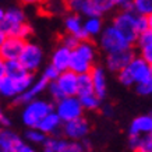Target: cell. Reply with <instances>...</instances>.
Instances as JSON below:
<instances>
[{"mask_svg": "<svg viewBox=\"0 0 152 152\" xmlns=\"http://www.w3.org/2000/svg\"><path fill=\"white\" fill-rule=\"evenodd\" d=\"M95 57H96V50L92 42H89V39L80 41L78 45L71 50L69 70H71L75 74L89 73L94 67Z\"/></svg>", "mask_w": 152, "mask_h": 152, "instance_id": "6da1fadb", "label": "cell"}, {"mask_svg": "<svg viewBox=\"0 0 152 152\" xmlns=\"http://www.w3.org/2000/svg\"><path fill=\"white\" fill-rule=\"evenodd\" d=\"M53 110V105L43 99H32L24 105L23 109V121L29 129H35L49 112Z\"/></svg>", "mask_w": 152, "mask_h": 152, "instance_id": "7a4b0ae2", "label": "cell"}, {"mask_svg": "<svg viewBox=\"0 0 152 152\" xmlns=\"http://www.w3.org/2000/svg\"><path fill=\"white\" fill-rule=\"evenodd\" d=\"M135 17L137 14L131 10H123L113 20V27L119 31L130 45H134L138 38V31L135 27Z\"/></svg>", "mask_w": 152, "mask_h": 152, "instance_id": "3957f363", "label": "cell"}, {"mask_svg": "<svg viewBox=\"0 0 152 152\" xmlns=\"http://www.w3.org/2000/svg\"><path fill=\"white\" fill-rule=\"evenodd\" d=\"M99 43H101V48L107 53V55H109V53H115V52L124 50V49L133 48V45H130L129 42L124 39V37H123L113 25L106 27L105 29L101 31Z\"/></svg>", "mask_w": 152, "mask_h": 152, "instance_id": "277c9868", "label": "cell"}, {"mask_svg": "<svg viewBox=\"0 0 152 152\" xmlns=\"http://www.w3.org/2000/svg\"><path fill=\"white\" fill-rule=\"evenodd\" d=\"M53 110L56 112V115L59 116L63 123L81 117L84 115V109L80 103L78 96H64L59 101H56Z\"/></svg>", "mask_w": 152, "mask_h": 152, "instance_id": "5b68a950", "label": "cell"}, {"mask_svg": "<svg viewBox=\"0 0 152 152\" xmlns=\"http://www.w3.org/2000/svg\"><path fill=\"white\" fill-rule=\"evenodd\" d=\"M42 59H43V52L37 43H32V42L24 43L23 50L18 56V61L28 73H35L41 66Z\"/></svg>", "mask_w": 152, "mask_h": 152, "instance_id": "8992f818", "label": "cell"}, {"mask_svg": "<svg viewBox=\"0 0 152 152\" xmlns=\"http://www.w3.org/2000/svg\"><path fill=\"white\" fill-rule=\"evenodd\" d=\"M126 69L131 75L134 85L141 83H152V64L145 61L142 57L134 56Z\"/></svg>", "mask_w": 152, "mask_h": 152, "instance_id": "52a82bcc", "label": "cell"}, {"mask_svg": "<svg viewBox=\"0 0 152 152\" xmlns=\"http://www.w3.org/2000/svg\"><path fill=\"white\" fill-rule=\"evenodd\" d=\"M61 133L66 137V140L81 141V140L87 138L88 133H89V123L87 119H84V116L69 120L61 124Z\"/></svg>", "mask_w": 152, "mask_h": 152, "instance_id": "ba28073f", "label": "cell"}, {"mask_svg": "<svg viewBox=\"0 0 152 152\" xmlns=\"http://www.w3.org/2000/svg\"><path fill=\"white\" fill-rule=\"evenodd\" d=\"M25 23V14L21 9L13 7V9L6 10L4 13V20L0 23V28L1 31L7 35V37H14L17 28Z\"/></svg>", "mask_w": 152, "mask_h": 152, "instance_id": "9c48e42d", "label": "cell"}, {"mask_svg": "<svg viewBox=\"0 0 152 152\" xmlns=\"http://www.w3.org/2000/svg\"><path fill=\"white\" fill-rule=\"evenodd\" d=\"M134 56H135V53H134L133 48L115 52V53H109L107 59H106V66L110 71L119 73L120 70H123L124 67L129 66V63L133 60Z\"/></svg>", "mask_w": 152, "mask_h": 152, "instance_id": "30bf717a", "label": "cell"}, {"mask_svg": "<svg viewBox=\"0 0 152 152\" xmlns=\"http://www.w3.org/2000/svg\"><path fill=\"white\" fill-rule=\"evenodd\" d=\"M25 41L20 39L17 37H6L3 43L0 45V57L7 61V60H17L20 53L23 50Z\"/></svg>", "mask_w": 152, "mask_h": 152, "instance_id": "8fae6325", "label": "cell"}, {"mask_svg": "<svg viewBox=\"0 0 152 152\" xmlns=\"http://www.w3.org/2000/svg\"><path fill=\"white\" fill-rule=\"evenodd\" d=\"M59 89L64 96H75L77 95V74L71 70H66L59 74V77L55 80Z\"/></svg>", "mask_w": 152, "mask_h": 152, "instance_id": "7c38bea8", "label": "cell"}, {"mask_svg": "<svg viewBox=\"0 0 152 152\" xmlns=\"http://www.w3.org/2000/svg\"><path fill=\"white\" fill-rule=\"evenodd\" d=\"M48 84H49V81L46 78H43V77H41L38 81H34V84L28 88L27 91H24V92H21L20 95H17V96L14 98V103L24 106L29 101L35 99L41 92H43L48 88Z\"/></svg>", "mask_w": 152, "mask_h": 152, "instance_id": "4fadbf2b", "label": "cell"}, {"mask_svg": "<svg viewBox=\"0 0 152 152\" xmlns=\"http://www.w3.org/2000/svg\"><path fill=\"white\" fill-rule=\"evenodd\" d=\"M64 4L74 14H83L85 17H101L91 0H66Z\"/></svg>", "mask_w": 152, "mask_h": 152, "instance_id": "5bb4252c", "label": "cell"}, {"mask_svg": "<svg viewBox=\"0 0 152 152\" xmlns=\"http://www.w3.org/2000/svg\"><path fill=\"white\" fill-rule=\"evenodd\" d=\"M89 75H91V81H92L94 94L99 99H103L106 96V92H107L106 75H105L103 69L99 67V66H94L92 69H91V71H89Z\"/></svg>", "mask_w": 152, "mask_h": 152, "instance_id": "9a60e30c", "label": "cell"}, {"mask_svg": "<svg viewBox=\"0 0 152 152\" xmlns=\"http://www.w3.org/2000/svg\"><path fill=\"white\" fill-rule=\"evenodd\" d=\"M64 27L67 34L74 35L78 41H88L89 38L83 29V20L80 17V14H70L64 20Z\"/></svg>", "mask_w": 152, "mask_h": 152, "instance_id": "2e32d148", "label": "cell"}, {"mask_svg": "<svg viewBox=\"0 0 152 152\" xmlns=\"http://www.w3.org/2000/svg\"><path fill=\"white\" fill-rule=\"evenodd\" d=\"M61 124H63V121L60 120L59 116L56 115L55 110H52L38 123V126L35 129L41 130L45 135H53V134H56L60 130Z\"/></svg>", "mask_w": 152, "mask_h": 152, "instance_id": "e0dca14e", "label": "cell"}, {"mask_svg": "<svg viewBox=\"0 0 152 152\" xmlns=\"http://www.w3.org/2000/svg\"><path fill=\"white\" fill-rule=\"evenodd\" d=\"M70 57H71V49L60 45L59 48H56V50L53 52L52 55V60L50 64L57 69L61 73V71H66L69 70V64H70Z\"/></svg>", "mask_w": 152, "mask_h": 152, "instance_id": "ac0fdd59", "label": "cell"}, {"mask_svg": "<svg viewBox=\"0 0 152 152\" xmlns=\"http://www.w3.org/2000/svg\"><path fill=\"white\" fill-rule=\"evenodd\" d=\"M23 142L17 134L7 129H0V152H14L15 148Z\"/></svg>", "mask_w": 152, "mask_h": 152, "instance_id": "d6986e66", "label": "cell"}, {"mask_svg": "<svg viewBox=\"0 0 152 152\" xmlns=\"http://www.w3.org/2000/svg\"><path fill=\"white\" fill-rule=\"evenodd\" d=\"M152 134V117L151 115L138 116L131 121L129 129V135H142Z\"/></svg>", "mask_w": 152, "mask_h": 152, "instance_id": "ffe728a7", "label": "cell"}, {"mask_svg": "<svg viewBox=\"0 0 152 152\" xmlns=\"http://www.w3.org/2000/svg\"><path fill=\"white\" fill-rule=\"evenodd\" d=\"M135 43L140 46V57L152 64V29L138 34Z\"/></svg>", "mask_w": 152, "mask_h": 152, "instance_id": "44dd1931", "label": "cell"}, {"mask_svg": "<svg viewBox=\"0 0 152 152\" xmlns=\"http://www.w3.org/2000/svg\"><path fill=\"white\" fill-rule=\"evenodd\" d=\"M88 94H94L92 81L89 73L85 74H77V95L75 96H84Z\"/></svg>", "mask_w": 152, "mask_h": 152, "instance_id": "7402d4cb", "label": "cell"}, {"mask_svg": "<svg viewBox=\"0 0 152 152\" xmlns=\"http://www.w3.org/2000/svg\"><path fill=\"white\" fill-rule=\"evenodd\" d=\"M83 29L88 35V38H92L99 35L102 31V20L101 17H87L83 24Z\"/></svg>", "mask_w": 152, "mask_h": 152, "instance_id": "603a6c76", "label": "cell"}, {"mask_svg": "<svg viewBox=\"0 0 152 152\" xmlns=\"http://www.w3.org/2000/svg\"><path fill=\"white\" fill-rule=\"evenodd\" d=\"M25 74H28V71L24 69L21 63L17 60H7L6 61V75L13 80H18L21 77H24Z\"/></svg>", "mask_w": 152, "mask_h": 152, "instance_id": "cb8c5ba5", "label": "cell"}, {"mask_svg": "<svg viewBox=\"0 0 152 152\" xmlns=\"http://www.w3.org/2000/svg\"><path fill=\"white\" fill-rule=\"evenodd\" d=\"M0 95L4 98H15L18 95L17 92V87H15V81L4 75L3 78H0Z\"/></svg>", "mask_w": 152, "mask_h": 152, "instance_id": "d4e9b609", "label": "cell"}, {"mask_svg": "<svg viewBox=\"0 0 152 152\" xmlns=\"http://www.w3.org/2000/svg\"><path fill=\"white\" fill-rule=\"evenodd\" d=\"M78 99H80V103H81L84 110H96V109L101 107L102 99H99L95 94H88V95L80 96Z\"/></svg>", "mask_w": 152, "mask_h": 152, "instance_id": "484cf974", "label": "cell"}, {"mask_svg": "<svg viewBox=\"0 0 152 152\" xmlns=\"http://www.w3.org/2000/svg\"><path fill=\"white\" fill-rule=\"evenodd\" d=\"M131 7L135 14L152 15V0H131Z\"/></svg>", "mask_w": 152, "mask_h": 152, "instance_id": "4316f807", "label": "cell"}, {"mask_svg": "<svg viewBox=\"0 0 152 152\" xmlns=\"http://www.w3.org/2000/svg\"><path fill=\"white\" fill-rule=\"evenodd\" d=\"M135 27H137L138 34L152 29V15H142V14H137V17H135Z\"/></svg>", "mask_w": 152, "mask_h": 152, "instance_id": "83f0119b", "label": "cell"}, {"mask_svg": "<svg viewBox=\"0 0 152 152\" xmlns=\"http://www.w3.org/2000/svg\"><path fill=\"white\" fill-rule=\"evenodd\" d=\"M63 140L57 137H46L43 141V152H60Z\"/></svg>", "mask_w": 152, "mask_h": 152, "instance_id": "f1b7e54d", "label": "cell"}, {"mask_svg": "<svg viewBox=\"0 0 152 152\" xmlns=\"http://www.w3.org/2000/svg\"><path fill=\"white\" fill-rule=\"evenodd\" d=\"M46 137L48 135H45L41 130H38V129H29L27 133H25L27 141H29V142H32V144H43V141H45Z\"/></svg>", "mask_w": 152, "mask_h": 152, "instance_id": "f546056e", "label": "cell"}, {"mask_svg": "<svg viewBox=\"0 0 152 152\" xmlns=\"http://www.w3.org/2000/svg\"><path fill=\"white\" fill-rule=\"evenodd\" d=\"M60 152H85L83 144L80 141H70V140H63Z\"/></svg>", "mask_w": 152, "mask_h": 152, "instance_id": "4dcf8cb0", "label": "cell"}, {"mask_svg": "<svg viewBox=\"0 0 152 152\" xmlns=\"http://www.w3.org/2000/svg\"><path fill=\"white\" fill-rule=\"evenodd\" d=\"M91 1H92L94 7L96 9V11L101 14V15L103 13H106V11L112 10L116 6L115 0H91Z\"/></svg>", "mask_w": 152, "mask_h": 152, "instance_id": "1f68e13d", "label": "cell"}, {"mask_svg": "<svg viewBox=\"0 0 152 152\" xmlns=\"http://www.w3.org/2000/svg\"><path fill=\"white\" fill-rule=\"evenodd\" d=\"M137 152H152V135L151 134H142V135H140Z\"/></svg>", "mask_w": 152, "mask_h": 152, "instance_id": "d6a6232c", "label": "cell"}, {"mask_svg": "<svg viewBox=\"0 0 152 152\" xmlns=\"http://www.w3.org/2000/svg\"><path fill=\"white\" fill-rule=\"evenodd\" d=\"M31 35H32V27L27 23H23L18 28H17V31H15V35H14V37H17V38H20V39H23V41L27 42L28 38L31 37Z\"/></svg>", "mask_w": 152, "mask_h": 152, "instance_id": "836d02e7", "label": "cell"}, {"mask_svg": "<svg viewBox=\"0 0 152 152\" xmlns=\"http://www.w3.org/2000/svg\"><path fill=\"white\" fill-rule=\"evenodd\" d=\"M48 89H49V94H50V96L53 98L55 102L61 99V98H64V95L61 94V91L59 89V87H57V84L55 81H50V83L48 84Z\"/></svg>", "mask_w": 152, "mask_h": 152, "instance_id": "e575fe53", "label": "cell"}, {"mask_svg": "<svg viewBox=\"0 0 152 152\" xmlns=\"http://www.w3.org/2000/svg\"><path fill=\"white\" fill-rule=\"evenodd\" d=\"M135 91L141 96H148L152 92V83H141L135 84Z\"/></svg>", "mask_w": 152, "mask_h": 152, "instance_id": "d590c367", "label": "cell"}, {"mask_svg": "<svg viewBox=\"0 0 152 152\" xmlns=\"http://www.w3.org/2000/svg\"><path fill=\"white\" fill-rule=\"evenodd\" d=\"M59 74H60L59 70L55 69V67H53L52 64H49V66L46 67V69H45L43 74H42V77H43V78H46L48 81L50 83V81H55V80L57 78V77H59Z\"/></svg>", "mask_w": 152, "mask_h": 152, "instance_id": "8d00e7d4", "label": "cell"}, {"mask_svg": "<svg viewBox=\"0 0 152 152\" xmlns=\"http://www.w3.org/2000/svg\"><path fill=\"white\" fill-rule=\"evenodd\" d=\"M78 39L74 37V35H70V34H67V35H64V37L61 38V45L66 48H69V49H71L73 50L74 48L78 45Z\"/></svg>", "mask_w": 152, "mask_h": 152, "instance_id": "74e56055", "label": "cell"}, {"mask_svg": "<svg viewBox=\"0 0 152 152\" xmlns=\"http://www.w3.org/2000/svg\"><path fill=\"white\" fill-rule=\"evenodd\" d=\"M116 6H120L123 10H131L133 11V7H131V0H115Z\"/></svg>", "mask_w": 152, "mask_h": 152, "instance_id": "f35d334b", "label": "cell"}, {"mask_svg": "<svg viewBox=\"0 0 152 152\" xmlns=\"http://www.w3.org/2000/svg\"><path fill=\"white\" fill-rule=\"evenodd\" d=\"M14 152H37V151H35L31 145H28V144H25V142H21L18 147L15 148Z\"/></svg>", "mask_w": 152, "mask_h": 152, "instance_id": "ab89813d", "label": "cell"}, {"mask_svg": "<svg viewBox=\"0 0 152 152\" xmlns=\"http://www.w3.org/2000/svg\"><path fill=\"white\" fill-rule=\"evenodd\" d=\"M10 124H11L10 119L6 116V113L1 110V107H0V126H1V127H9Z\"/></svg>", "mask_w": 152, "mask_h": 152, "instance_id": "60d3db41", "label": "cell"}, {"mask_svg": "<svg viewBox=\"0 0 152 152\" xmlns=\"http://www.w3.org/2000/svg\"><path fill=\"white\" fill-rule=\"evenodd\" d=\"M102 113H103L105 116H107V117H110V116L113 115V107H112L110 105L102 106Z\"/></svg>", "mask_w": 152, "mask_h": 152, "instance_id": "b9f144b4", "label": "cell"}, {"mask_svg": "<svg viewBox=\"0 0 152 152\" xmlns=\"http://www.w3.org/2000/svg\"><path fill=\"white\" fill-rule=\"evenodd\" d=\"M6 75V61L0 57V78H3Z\"/></svg>", "mask_w": 152, "mask_h": 152, "instance_id": "7bdbcfd3", "label": "cell"}, {"mask_svg": "<svg viewBox=\"0 0 152 152\" xmlns=\"http://www.w3.org/2000/svg\"><path fill=\"white\" fill-rule=\"evenodd\" d=\"M24 4H38V3H41L43 0H21Z\"/></svg>", "mask_w": 152, "mask_h": 152, "instance_id": "ee69618b", "label": "cell"}, {"mask_svg": "<svg viewBox=\"0 0 152 152\" xmlns=\"http://www.w3.org/2000/svg\"><path fill=\"white\" fill-rule=\"evenodd\" d=\"M6 37H7V35H6V34L3 32V31H1V28H0V45L3 43V41L6 39Z\"/></svg>", "mask_w": 152, "mask_h": 152, "instance_id": "f6af8a7d", "label": "cell"}, {"mask_svg": "<svg viewBox=\"0 0 152 152\" xmlns=\"http://www.w3.org/2000/svg\"><path fill=\"white\" fill-rule=\"evenodd\" d=\"M4 13H6V10H3L1 7H0V23L4 20Z\"/></svg>", "mask_w": 152, "mask_h": 152, "instance_id": "bcb514c9", "label": "cell"}, {"mask_svg": "<svg viewBox=\"0 0 152 152\" xmlns=\"http://www.w3.org/2000/svg\"><path fill=\"white\" fill-rule=\"evenodd\" d=\"M135 152H137V151H135Z\"/></svg>", "mask_w": 152, "mask_h": 152, "instance_id": "7dc6e473", "label": "cell"}]
</instances>
